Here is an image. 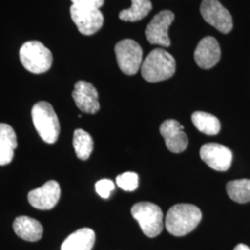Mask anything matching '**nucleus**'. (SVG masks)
Listing matches in <instances>:
<instances>
[{
    "mask_svg": "<svg viewBox=\"0 0 250 250\" xmlns=\"http://www.w3.org/2000/svg\"><path fill=\"white\" fill-rule=\"evenodd\" d=\"M13 229L19 237L29 242L40 240L44 232L42 224L28 216L17 217L13 223Z\"/></svg>",
    "mask_w": 250,
    "mask_h": 250,
    "instance_id": "2eb2a0df",
    "label": "nucleus"
},
{
    "mask_svg": "<svg viewBox=\"0 0 250 250\" xmlns=\"http://www.w3.org/2000/svg\"><path fill=\"white\" fill-rule=\"evenodd\" d=\"M161 134L165 139L167 148L172 153H181L187 149L188 138L184 126L175 120H167L160 127Z\"/></svg>",
    "mask_w": 250,
    "mask_h": 250,
    "instance_id": "ddd939ff",
    "label": "nucleus"
},
{
    "mask_svg": "<svg viewBox=\"0 0 250 250\" xmlns=\"http://www.w3.org/2000/svg\"><path fill=\"white\" fill-rule=\"evenodd\" d=\"M20 60L28 72L35 74L47 72L53 62L51 51L39 41H28L21 45Z\"/></svg>",
    "mask_w": 250,
    "mask_h": 250,
    "instance_id": "20e7f679",
    "label": "nucleus"
},
{
    "mask_svg": "<svg viewBox=\"0 0 250 250\" xmlns=\"http://www.w3.org/2000/svg\"><path fill=\"white\" fill-rule=\"evenodd\" d=\"M151 9L150 0H132L131 8L122 10L119 18L125 21H138L147 16Z\"/></svg>",
    "mask_w": 250,
    "mask_h": 250,
    "instance_id": "aec40b11",
    "label": "nucleus"
},
{
    "mask_svg": "<svg viewBox=\"0 0 250 250\" xmlns=\"http://www.w3.org/2000/svg\"><path fill=\"white\" fill-rule=\"evenodd\" d=\"M17 147V136L13 128L6 124H0V165L9 164Z\"/></svg>",
    "mask_w": 250,
    "mask_h": 250,
    "instance_id": "dca6fc26",
    "label": "nucleus"
},
{
    "mask_svg": "<svg viewBox=\"0 0 250 250\" xmlns=\"http://www.w3.org/2000/svg\"><path fill=\"white\" fill-rule=\"evenodd\" d=\"M200 158L211 169L225 171L231 167L232 153L231 149L221 144H205L200 148Z\"/></svg>",
    "mask_w": 250,
    "mask_h": 250,
    "instance_id": "9d476101",
    "label": "nucleus"
},
{
    "mask_svg": "<svg viewBox=\"0 0 250 250\" xmlns=\"http://www.w3.org/2000/svg\"><path fill=\"white\" fill-rule=\"evenodd\" d=\"M61 198V187L57 181H48L41 188L29 192L28 200L31 206L41 210H48L58 204Z\"/></svg>",
    "mask_w": 250,
    "mask_h": 250,
    "instance_id": "9b49d317",
    "label": "nucleus"
},
{
    "mask_svg": "<svg viewBox=\"0 0 250 250\" xmlns=\"http://www.w3.org/2000/svg\"><path fill=\"white\" fill-rule=\"evenodd\" d=\"M73 147L76 156L82 160L86 161L89 159L94 148V141L92 136L83 129H77L73 134Z\"/></svg>",
    "mask_w": 250,
    "mask_h": 250,
    "instance_id": "6ab92c4d",
    "label": "nucleus"
},
{
    "mask_svg": "<svg viewBox=\"0 0 250 250\" xmlns=\"http://www.w3.org/2000/svg\"><path fill=\"white\" fill-rule=\"evenodd\" d=\"M138 181V175L132 171H127L123 174H120L116 178L118 187L128 192H132L137 189Z\"/></svg>",
    "mask_w": 250,
    "mask_h": 250,
    "instance_id": "4be33fe9",
    "label": "nucleus"
},
{
    "mask_svg": "<svg viewBox=\"0 0 250 250\" xmlns=\"http://www.w3.org/2000/svg\"><path fill=\"white\" fill-rule=\"evenodd\" d=\"M142 232L148 237H156L163 229V213L161 208L150 202H139L131 209Z\"/></svg>",
    "mask_w": 250,
    "mask_h": 250,
    "instance_id": "39448f33",
    "label": "nucleus"
},
{
    "mask_svg": "<svg viewBox=\"0 0 250 250\" xmlns=\"http://www.w3.org/2000/svg\"><path fill=\"white\" fill-rule=\"evenodd\" d=\"M32 119L37 133L45 143L54 144L59 138L61 126L53 107L40 101L32 108Z\"/></svg>",
    "mask_w": 250,
    "mask_h": 250,
    "instance_id": "7ed1b4c3",
    "label": "nucleus"
},
{
    "mask_svg": "<svg viewBox=\"0 0 250 250\" xmlns=\"http://www.w3.org/2000/svg\"><path fill=\"white\" fill-rule=\"evenodd\" d=\"M117 62L121 71L127 75H134L143 62V50L137 42L132 39L120 41L115 46Z\"/></svg>",
    "mask_w": 250,
    "mask_h": 250,
    "instance_id": "423d86ee",
    "label": "nucleus"
},
{
    "mask_svg": "<svg viewBox=\"0 0 250 250\" xmlns=\"http://www.w3.org/2000/svg\"><path fill=\"white\" fill-rule=\"evenodd\" d=\"M174 20V14L170 10H162L158 13L146 29V36L152 45H159L164 47L170 45L168 30Z\"/></svg>",
    "mask_w": 250,
    "mask_h": 250,
    "instance_id": "1a4fd4ad",
    "label": "nucleus"
},
{
    "mask_svg": "<svg viewBox=\"0 0 250 250\" xmlns=\"http://www.w3.org/2000/svg\"><path fill=\"white\" fill-rule=\"evenodd\" d=\"M195 61L201 69H210L221 59V47L212 36H206L197 45L194 54Z\"/></svg>",
    "mask_w": 250,
    "mask_h": 250,
    "instance_id": "4468645a",
    "label": "nucleus"
},
{
    "mask_svg": "<svg viewBox=\"0 0 250 250\" xmlns=\"http://www.w3.org/2000/svg\"><path fill=\"white\" fill-rule=\"evenodd\" d=\"M176 69L174 58L162 48L152 50L141 65L144 79L149 83L167 80L173 76Z\"/></svg>",
    "mask_w": 250,
    "mask_h": 250,
    "instance_id": "f03ea898",
    "label": "nucleus"
},
{
    "mask_svg": "<svg viewBox=\"0 0 250 250\" xmlns=\"http://www.w3.org/2000/svg\"><path fill=\"white\" fill-rule=\"evenodd\" d=\"M200 12L206 21L221 33L228 34L232 31V16L218 0H203Z\"/></svg>",
    "mask_w": 250,
    "mask_h": 250,
    "instance_id": "0eeeda50",
    "label": "nucleus"
},
{
    "mask_svg": "<svg viewBox=\"0 0 250 250\" xmlns=\"http://www.w3.org/2000/svg\"><path fill=\"white\" fill-rule=\"evenodd\" d=\"M226 192L229 197L236 203L250 202V180L239 179L231 181L226 185Z\"/></svg>",
    "mask_w": 250,
    "mask_h": 250,
    "instance_id": "412c9836",
    "label": "nucleus"
},
{
    "mask_svg": "<svg viewBox=\"0 0 250 250\" xmlns=\"http://www.w3.org/2000/svg\"><path fill=\"white\" fill-rule=\"evenodd\" d=\"M96 233L90 228H82L69 235L62 245V250H92Z\"/></svg>",
    "mask_w": 250,
    "mask_h": 250,
    "instance_id": "f3484780",
    "label": "nucleus"
},
{
    "mask_svg": "<svg viewBox=\"0 0 250 250\" xmlns=\"http://www.w3.org/2000/svg\"><path fill=\"white\" fill-rule=\"evenodd\" d=\"M250 250V249L247 245L239 244V245H237V246L234 248V250Z\"/></svg>",
    "mask_w": 250,
    "mask_h": 250,
    "instance_id": "393cba45",
    "label": "nucleus"
},
{
    "mask_svg": "<svg viewBox=\"0 0 250 250\" xmlns=\"http://www.w3.org/2000/svg\"><path fill=\"white\" fill-rule=\"evenodd\" d=\"M71 17L82 35L92 36L103 26L104 17L99 9H90L72 5Z\"/></svg>",
    "mask_w": 250,
    "mask_h": 250,
    "instance_id": "6e6552de",
    "label": "nucleus"
},
{
    "mask_svg": "<svg viewBox=\"0 0 250 250\" xmlns=\"http://www.w3.org/2000/svg\"><path fill=\"white\" fill-rule=\"evenodd\" d=\"M202 220L201 210L192 204L171 207L165 219V227L174 236H184L194 231Z\"/></svg>",
    "mask_w": 250,
    "mask_h": 250,
    "instance_id": "f257e3e1",
    "label": "nucleus"
},
{
    "mask_svg": "<svg viewBox=\"0 0 250 250\" xmlns=\"http://www.w3.org/2000/svg\"><path fill=\"white\" fill-rule=\"evenodd\" d=\"M192 123L198 131L208 135L219 134L221 130V123L218 118L203 111L194 112L192 114Z\"/></svg>",
    "mask_w": 250,
    "mask_h": 250,
    "instance_id": "a211bd4d",
    "label": "nucleus"
},
{
    "mask_svg": "<svg viewBox=\"0 0 250 250\" xmlns=\"http://www.w3.org/2000/svg\"><path fill=\"white\" fill-rule=\"evenodd\" d=\"M72 5L83 7V8H90V9H100L103 5L105 0H71Z\"/></svg>",
    "mask_w": 250,
    "mask_h": 250,
    "instance_id": "b1692460",
    "label": "nucleus"
},
{
    "mask_svg": "<svg viewBox=\"0 0 250 250\" xmlns=\"http://www.w3.org/2000/svg\"><path fill=\"white\" fill-rule=\"evenodd\" d=\"M114 183L109 179H102L96 184V191L102 198L107 199L114 190Z\"/></svg>",
    "mask_w": 250,
    "mask_h": 250,
    "instance_id": "5701e85b",
    "label": "nucleus"
},
{
    "mask_svg": "<svg viewBox=\"0 0 250 250\" xmlns=\"http://www.w3.org/2000/svg\"><path fill=\"white\" fill-rule=\"evenodd\" d=\"M72 98L76 106L83 112L95 114L100 108L99 93L95 86L88 82H77L72 92Z\"/></svg>",
    "mask_w": 250,
    "mask_h": 250,
    "instance_id": "f8f14e48",
    "label": "nucleus"
}]
</instances>
